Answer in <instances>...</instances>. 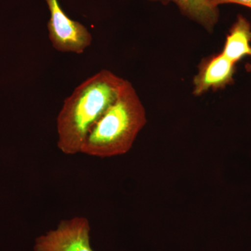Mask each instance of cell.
<instances>
[{"label":"cell","instance_id":"2","mask_svg":"<svg viewBox=\"0 0 251 251\" xmlns=\"http://www.w3.org/2000/svg\"><path fill=\"white\" fill-rule=\"evenodd\" d=\"M146 124L145 106L126 80L115 101L89 132L81 153L98 158L126 154Z\"/></svg>","mask_w":251,"mask_h":251},{"label":"cell","instance_id":"6","mask_svg":"<svg viewBox=\"0 0 251 251\" xmlns=\"http://www.w3.org/2000/svg\"><path fill=\"white\" fill-rule=\"evenodd\" d=\"M163 4H174L180 13L204 28L212 32L219 21V7L214 6L209 0H149Z\"/></svg>","mask_w":251,"mask_h":251},{"label":"cell","instance_id":"7","mask_svg":"<svg viewBox=\"0 0 251 251\" xmlns=\"http://www.w3.org/2000/svg\"><path fill=\"white\" fill-rule=\"evenodd\" d=\"M223 54L237 64L244 57H251V24L243 15H239L226 36Z\"/></svg>","mask_w":251,"mask_h":251},{"label":"cell","instance_id":"5","mask_svg":"<svg viewBox=\"0 0 251 251\" xmlns=\"http://www.w3.org/2000/svg\"><path fill=\"white\" fill-rule=\"evenodd\" d=\"M235 68V63L221 52L202 59L193 77V94L202 96L209 91L226 88L234 82Z\"/></svg>","mask_w":251,"mask_h":251},{"label":"cell","instance_id":"9","mask_svg":"<svg viewBox=\"0 0 251 251\" xmlns=\"http://www.w3.org/2000/svg\"><path fill=\"white\" fill-rule=\"evenodd\" d=\"M249 68H250V69H251V65H249Z\"/></svg>","mask_w":251,"mask_h":251},{"label":"cell","instance_id":"8","mask_svg":"<svg viewBox=\"0 0 251 251\" xmlns=\"http://www.w3.org/2000/svg\"><path fill=\"white\" fill-rule=\"evenodd\" d=\"M211 4L216 7H219L220 5L226 4H235L247 6L251 9V0H209Z\"/></svg>","mask_w":251,"mask_h":251},{"label":"cell","instance_id":"1","mask_svg":"<svg viewBox=\"0 0 251 251\" xmlns=\"http://www.w3.org/2000/svg\"><path fill=\"white\" fill-rule=\"evenodd\" d=\"M125 80L103 69L86 79L64 100L57 117V147L63 153H81L89 132L115 101Z\"/></svg>","mask_w":251,"mask_h":251},{"label":"cell","instance_id":"4","mask_svg":"<svg viewBox=\"0 0 251 251\" xmlns=\"http://www.w3.org/2000/svg\"><path fill=\"white\" fill-rule=\"evenodd\" d=\"M90 221L83 216L63 220L55 229L35 239L34 251H94L90 243Z\"/></svg>","mask_w":251,"mask_h":251},{"label":"cell","instance_id":"3","mask_svg":"<svg viewBox=\"0 0 251 251\" xmlns=\"http://www.w3.org/2000/svg\"><path fill=\"white\" fill-rule=\"evenodd\" d=\"M50 17L48 22L49 40L61 52L82 54L91 46L92 36L85 25L69 17L58 0H45Z\"/></svg>","mask_w":251,"mask_h":251}]
</instances>
